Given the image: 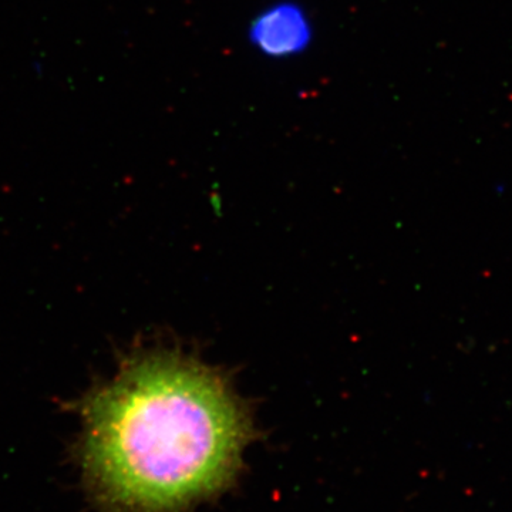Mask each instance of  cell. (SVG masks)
<instances>
[{
	"instance_id": "cell-2",
	"label": "cell",
	"mask_w": 512,
	"mask_h": 512,
	"mask_svg": "<svg viewBox=\"0 0 512 512\" xmlns=\"http://www.w3.org/2000/svg\"><path fill=\"white\" fill-rule=\"evenodd\" d=\"M248 42L259 55L285 60L308 52L315 30L308 10L295 0L265 6L248 25Z\"/></svg>"
},
{
	"instance_id": "cell-1",
	"label": "cell",
	"mask_w": 512,
	"mask_h": 512,
	"mask_svg": "<svg viewBox=\"0 0 512 512\" xmlns=\"http://www.w3.org/2000/svg\"><path fill=\"white\" fill-rule=\"evenodd\" d=\"M251 423L210 367L174 353L128 363L87 406L84 460L121 512H181L238 476Z\"/></svg>"
}]
</instances>
